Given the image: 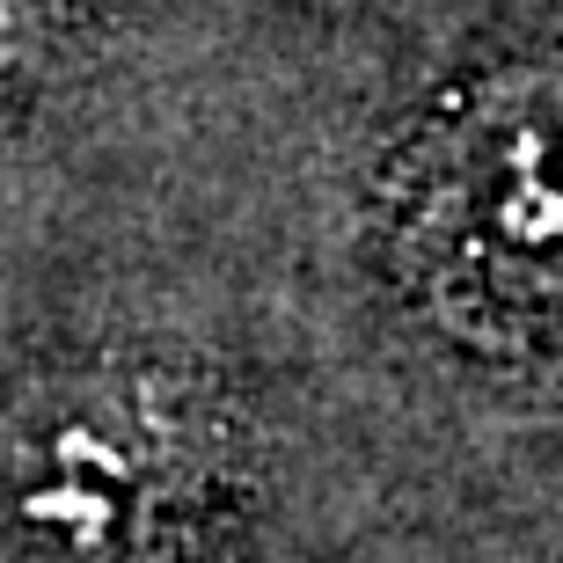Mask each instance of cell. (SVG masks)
Instances as JSON below:
<instances>
[{
	"label": "cell",
	"mask_w": 563,
	"mask_h": 563,
	"mask_svg": "<svg viewBox=\"0 0 563 563\" xmlns=\"http://www.w3.org/2000/svg\"><path fill=\"white\" fill-rule=\"evenodd\" d=\"M37 8L44 0H0V44H15L30 22H37Z\"/></svg>",
	"instance_id": "3957f363"
},
{
	"label": "cell",
	"mask_w": 563,
	"mask_h": 563,
	"mask_svg": "<svg viewBox=\"0 0 563 563\" xmlns=\"http://www.w3.org/2000/svg\"><path fill=\"white\" fill-rule=\"evenodd\" d=\"M446 220L520 292H563V66L505 74L454 140Z\"/></svg>",
	"instance_id": "7a4b0ae2"
},
{
	"label": "cell",
	"mask_w": 563,
	"mask_h": 563,
	"mask_svg": "<svg viewBox=\"0 0 563 563\" xmlns=\"http://www.w3.org/2000/svg\"><path fill=\"white\" fill-rule=\"evenodd\" d=\"M162 483V424L125 388L52 380L0 418V549L15 563H132Z\"/></svg>",
	"instance_id": "6da1fadb"
}]
</instances>
